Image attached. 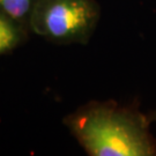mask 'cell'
Returning a JSON list of instances; mask_svg holds the SVG:
<instances>
[{
	"mask_svg": "<svg viewBox=\"0 0 156 156\" xmlns=\"http://www.w3.org/2000/svg\"><path fill=\"white\" fill-rule=\"evenodd\" d=\"M149 118L116 104H93L69 117L67 125L91 156L156 155Z\"/></svg>",
	"mask_w": 156,
	"mask_h": 156,
	"instance_id": "obj_1",
	"label": "cell"
},
{
	"mask_svg": "<svg viewBox=\"0 0 156 156\" xmlns=\"http://www.w3.org/2000/svg\"><path fill=\"white\" fill-rule=\"evenodd\" d=\"M93 0H37L29 16L35 34L60 43L83 42L98 20Z\"/></svg>",
	"mask_w": 156,
	"mask_h": 156,
	"instance_id": "obj_2",
	"label": "cell"
},
{
	"mask_svg": "<svg viewBox=\"0 0 156 156\" xmlns=\"http://www.w3.org/2000/svg\"><path fill=\"white\" fill-rule=\"evenodd\" d=\"M37 0H0V14L15 23L28 21Z\"/></svg>",
	"mask_w": 156,
	"mask_h": 156,
	"instance_id": "obj_3",
	"label": "cell"
},
{
	"mask_svg": "<svg viewBox=\"0 0 156 156\" xmlns=\"http://www.w3.org/2000/svg\"><path fill=\"white\" fill-rule=\"evenodd\" d=\"M19 42L16 24L0 14V55L13 49Z\"/></svg>",
	"mask_w": 156,
	"mask_h": 156,
	"instance_id": "obj_4",
	"label": "cell"
},
{
	"mask_svg": "<svg viewBox=\"0 0 156 156\" xmlns=\"http://www.w3.org/2000/svg\"><path fill=\"white\" fill-rule=\"evenodd\" d=\"M149 120H156V111L155 112H153L151 116H149Z\"/></svg>",
	"mask_w": 156,
	"mask_h": 156,
	"instance_id": "obj_5",
	"label": "cell"
}]
</instances>
